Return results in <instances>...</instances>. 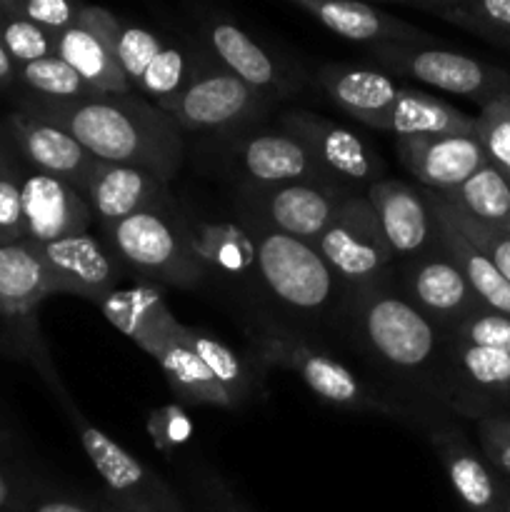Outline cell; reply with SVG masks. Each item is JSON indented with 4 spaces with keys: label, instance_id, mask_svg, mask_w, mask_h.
I'll use <instances>...</instances> for the list:
<instances>
[{
    "label": "cell",
    "instance_id": "obj_1",
    "mask_svg": "<svg viewBox=\"0 0 510 512\" xmlns=\"http://www.w3.org/2000/svg\"><path fill=\"white\" fill-rule=\"evenodd\" d=\"M33 113L68 130L95 160L130 165L173 180L183 160L180 128L148 100L128 95H90L83 100H40Z\"/></svg>",
    "mask_w": 510,
    "mask_h": 512
},
{
    "label": "cell",
    "instance_id": "obj_2",
    "mask_svg": "<svg viewBox=\"0 0 510 512\" xmlns=\"http://www.w3.org/2000/svg\"><path fill=\"white\" fill-rule=\"evenodd\" d=\"M348 313L355 340L378 365L413 383L425 385L428 375L445 368V335L425 318L393 280L350 290Z\"/></svg>",
    "mask_w": 510,
    "mask_h": 512
},
{
    "label": "cell",
    "instance_id": "obj_3",
    "mask_svg": "<svg viewBox=\"0 0 510 512\" xmlns=\"http://www.w3.org/2000/svg\"><path fill=\"white\" fill-rule=\"evenodd\" d=\"M255 270L263 288L288 310L308 318L330 313L348 298V288L313 243L295 240L253 223Z\"/></svg>",
    "mask_w": 510,
    "mask_h": 512
},
{
    "label": "cell",
    "instance_id": "obj_4",
    "mask_svg": "<svg viewBox=\"0 0 510 512\" xmlns=\"http://www.w3.org/2000/svg\"><path fill=\"white\" fill-rule=\"evenodd\" d=\"M253 348L260 363L295 373L323 403L345 410H360V413L398 415V408H393L383 395L375 393L348 365L313 348L290 330L265 325L253 335Z\"/></svg>",
    "mask_w": 510,
    "mask_h": 512
},
{
    "label": "cell",
    "instance_id": "obj_5",
    "mask_svg": "<svg viewBox=\"0 0 510 512\" xmlns=\"http://www.w3.org/2000/svg\"><path fill=\"white\" fill-rule=\"evenodd\" d=\"M100 230L115 258L158 283L195 288L208 278L190 255L175 208L130 215L120 223L103 225Z\"/></svg>",
    "mask_w": 510,
    "mask_h": 512
},
{
    "label": "cell",
    "instance_id": "obj_6",
    "mask_svg": "<svg viewBox=\"0 0 510 512\" xmlns=\"http://www.w3.org/2000/svg\"><path fill=\"white\" fill-rule=\"evenodd\" d=\"M315 248L343 280L348 293L388 280L395 268V255L380 230L378 215L365 195L358 193L345 198L333 223L315 240Z\"/></svg>",
    "mask_w": 510,
    "mask_h": 512
},
{
    "label": "cell",
    "instance_id": "obj_7",
    "mask_svg": "<svg viewBox=\"0 0 510 512\" xmlns=\"http://www.w3.org/2000/svg\"><path fill=\"white\" fill-rule=\"evenodd\" d=\"M370 55L390 73L420 80L443 93L473 98L483 105L510 93V73L455 50L433 48L428 43L373 45Z\"/></svg>",
    "mask_w": 510,
    "mask_h": 512
},
{
    "label": "cell",
    "instance_id": "obj_8",
    "mask_svg": "<svg viewBox=\"0 0 510 512\" xmlns=\"http://www.w3.org/2000/svg\"><path fill=\"white\" fill-rule=\"evenodd\" d=\"M158 105L180 130L193 133H233L253 123L265 108V95L245 85L220 65H213L193 85Z\"/></svg>",
    "mask_w": 510,
    "mask_h": 512
},
{
    "label": "cell",
    "instance_id": "obj_9",
    "mask_svg": "<svg viewBox=\"0 0 510 512\" xmlns=\"http://www.w3.org/2000/svg\"><path fill=\"white\" fill-rule=\"evenodd\" d=\"M393 285L425 318L433 320L443 335L480 305L465 275L440 245V238L428 253L395 263Z\"/></svg>",
    "mask_w": 510,
    "mask_h": 512
},
{
    "label": "cell",
    "instance_id": "obj_10",
    "mask_svg": "<svg viewBox=\"0 0 510 512\" xmlns=\"http://www.w3.org/2000/svg\"><path fill=\"white\" fill-rule=\"evenodd\" d=\"M283 133L293 135L310 153L323 178L335 188L353 195V188L373 185L380 170L378 158L370 153L360 135L315 113L295 110L283 115Z\"/></svg>",
    "mask_w": 510,
    "mask_h": 512
},
{
    "label": "cell",
    "instance_id": "obj_11",
    "mask_svg": "<svg viewBox=\"0 0 510 512\" xmlns=\"http://www.w3.org/2000/svg\"><path fill=\"white\" fill-rule=\"evenodd\" d=\"M68 413L78 428L85 455L105 480L110 493L123 500L125 508L135 512H183L175 495L135 455H130L103 430L90 425L78 408L68 405Z\"/></svg>",
    "mask_w": 510,
    "mask_h": 512
},
{
    "label": "cell",
    "instance_id": "obj_12",
    "mask_svg": "<svg viewBox=\"0 0 510 512\" xmlns=\"http://www.w3.org/2000/svg\"><path fill=\"white\" fill-rule=\"evenodd\" d=\"M245 198L255 210L253 223L315 245L350 193L328 183H288L245 188Z\"/></svg>",
    "mask_w": 510,
    "mask_h": 512
},
{
    "label": "cell",
    "instance_id": "obj_13",
    "mask_svg": "<svg viewBox=\"0 0 510 512\" xmlns=\"http://www.w3.org/2000/svg\"><path fill=\"white\" fill-rule=\"evenodd\" d=\"M115 25L118 18L110 10L80 5L78 23L55 35V55L65 60L95 95L133 93L115 60Z\"/></svg>",
    "mask_w": 510,
    "mask_h": 512
},
{
    "label": "cell",
    "instance_id": "obj_14",
    "mask_svg": "<svg viewBox=\"0 0 510 512\" xmlns=\"http://www.w3.org/2000/svg\"><path fill=\"white\" fill-rule=\"evenodd\" d=\"M35 250L53 278L55 293L80 295L98 305L105 295L118 288L120 260L93 233H78L48 245H35Z\"/></svg>",
    "mask_w": 510,
    "mask_h": 512
},
{
    "label": "cell",
    "instance_id": "obj_15",
    "mask_svg": "<svg viewBox=\"0 0 510 512\" xmlns=\"http://www.w3.org/2000/svg\"><path fill=\"white\" fill-rule=\"evenodd\" d=\"M23 195L25 243L48 245L70 235L88 233L93 225V210L88 200L65 180L30 170L20 178Z\"/></svg>",
    "mask_w": 510,
    "mask_h": 512
},
{
    "label": "cell",
    "instance_id": "obj_16",
    "mask_svg": "<svg viewBox=\"0 0 510 512\" xmlns=\"http://www.w3.org/2000/svg\"><path fill=\"white\" fill-rule=\"evenodd\" d=\"M403 168L433 193H450L488 165L475 135H418L395 143Z\"/></svg>",
    "mask_w": 510,
    "mask_h": 512
},
{
    "label": "cell",
    "instance_id": "obj_17",
    "mask_svg": "<svg viewBox=\"0 0 510 512\" xmlns=\"http://www.w3.org/2000/svg\"><path fill=\"white\" fill-rule=\"evenodd\" d=\"M365 200L378 215L380 230L395 255V263L415 258L438 245V225L420 190L400 180H375L365 190Z\"/></svg>",
    "mask_w": 510,
    "mask_h": 512
},
{
    "label": "cell",
    "instance_id": "obj_18",
    "mask_svg": "<svg viewBox=\"0 0 510 512\" xmlns=\"http://www.w3.org/2000/svg\"><path fill=\"white\" fill-rule=\"evenodd\" d=\"M230 163L245 188H275L288 183H328L308 150L288 133H248L235 140ZM330 185V183H328Z\"/></svg>",
    "mask_w": 510,
    "mask_h": 512
},
{
    "label": "cell",
    "instance_id": "obj_19",
    "mask_svg": "<svg viewBox=\"0 0 510 512\" xmlns=\"http://www.w3.org/2000/svg\"><path fill=\"white\" fill-rule=\"evenodd\" d=\"M10 128H13L20 153L28 158L33 170L65 180L80 193H85V185L93 178L100 160H95L68 130L33 110L13 115Z\"/></svg>",
    "mask_w": 510,
    "mask_h": 512
},
{
    "label": "cell",
    "instance_id": "obj_20",
    "mask_svg": "<svg viewBox=\"0 0 510 512\" xmlns=\"http://www.w3.org/2000/svg\"><path fill=\"white\" fill-rule=\"evenodd\" d=\"M83 195L100 228L148 210L173 208L168 183L148 170L130 168V165L100 163L85 185Z\"/></svg>",
    "mask_w": 510,
    "mask_h": 512
},
{
    "label": "cell",
    "instance_id": "obj_21",
    "mask_svg": "<svg viewBox=\"0 0 510 512\" xmlns=\"http://www.w3.org/2000/svg\"><path fill=\"white\" fill-rule=\"evenodd\" d=\"M433 448L458 500L468 512H510V483L475 453L458 430L433 435Z\"/></svg>",
    "mask_w": 510,
    "mask_h": 512
},
{
    "label": "cell",
    "instance_id": "obj_22",
    "mask_svg": "<svg viewBox=\"0 0 510 512\" xmlns=\"http://www.w3.org/2000/svg\"><path fill=\"white\" fill-rule=\"evenodd\" d=\"M293 5L350 43L373 48V45H425L433 40L415 25L358 0H293Z\"/></svg>",
    "mask_w": 510,
    "mask_h": 512
},
{
    "label": "cell",
    "instance_id": "obj_23",
    "mask_svg": "<svg viewBox=\"0 0 510 512\" xmlns=\"http://www.w3.org/2000/svg\"><path fill=\"white\" fill-rule=\"evenodd\" d=\"M98 308L120 333L128 335L135 345H140L155 360L170 343H175L183 335L185 328L175 320L160 290L153 285L115 288L113 293L100 300Z\"/></svg>",
    "mask_w": 510,
    "mask_h": 512
},
{
    "label": "cell",
    "instance_id": "obj_24",
    "mask_svg": "<svg viewBox=\"0 0 510 512\" xmlns=\"http://www.w3.org/2000/svg\"><path fill=\"white\" fill-rule=\"evenodd\" d=\"M370 128L388 130L395 138H418V135H475V118L455 105L403 88L393 105L373 120Z\"/></svg>",
    "mask_w": 510,
    "mask_h": 512
},
{
    "label": "cell",
    "instance_id": "obj_25",
    "mask_svg": "<svg viewBox=\"0 0 510 512\" xmlns=\"http://www.w3.org/2000/svg\"><path fill=\"white\" fill-rule=\"evenodd\" d=\"M320 85L340 110L363 125H373L403 93L388 73L368 68H340L325 65L318 73Z\"/></svg>",
    "mask_w": 510,
    "mask_h": 512
},
{
    "label": "cell",
    "instance_id": "obj_26",
    "mask_svg": "<svg viewBox=\"0 0 510 512\" xmlns=\"http://www.w3.org/2000/svg\"><path fill=\"white\" fill-rule=\"evenodd\" d=\"M53 293V278L35 245L0 243V313L28 315Z\"/></svg>",
    "mask_w": 510,
    "mask_h": 512
},
{
    "label": "cell",
    "instance_id": "obj_27",
    "mask_svg": "<svg viewBox=\"0 0 510 512\" xmlns=\"http://www.w3.org/2000/svg\"><path fill=\"white\" fill-rule=\"evenodd\" d=\"M205 43L218 58L220 68L233 73L235 78H240L258 93L265 95V90L283 88V78H280L275 60L265 53L263 45L255 43L238 25L228 23V20H213L205 25Z\"/></svg>",
    "mask_w": 510,
    "mask_h": 512
},
{
    "label": "cell",
    "instance_id": "obj_28",
    "mask_svg": "<svg viewBox=\"0 0 510 512\" xmlns=\"http://www.w3.org/2000/svg\"><path fill=\"white\" fill-rule=\"evenodd\" d=\"M445 388H458L475 398H510V355L500 350L475 348L445 338Z\"/></svg>",
    "mask_w": 510,
    "mask_h": 512
},
{
    "label": "cell",
    "instance_id": "obj_29",
    "mask_svg": "<svg viewBox=\"0 0 510 512\" xmlns=\"http://www.w3.org/2000/svg\"><path fill=\"white\" fill-rule=\"evenodd\" d=\"M180 228H183L190 255L205 275L208 270L235 275L248 265H255L253 230L248 233L238 225L208 223V220H195V225H190L183 218H180Z\"/></svg>",
    "mask_w": 510,
    "mask_h": 512
},
{
    "label": "cell",
    "instance_id": "obj_30",
    "mask_svg": "<svg viewBox=\"0 0 510 512\" xmlns=\"http://www.w3.org/2000/svg\"><path fill=\"white\" fill-rule=\"evenodd\" d=\"M435 225H438V238L443 245L445 253L455 260V265L460 268V273L465 275L468 285L473 288L475 298L480 300V305L495 310V313H503L510 318V283L498 273L493 263L465 238L460 230H455L448 220H443L440 215H435Z\"/></svg>",
    "mask_w": 510,
    "mask_h": 512
},
{
    "label": "cell",
    "instance_id": "obj_31",
    "mask_svg": "<svg viewBox=\"0 0 510 512\" xmlns=\"http://www.w3.org/2000/svg\"><path fill=\"white\" fill-rule=\"evenodd\" d=\"M213 65V60H208V55L195 45L185 43V40H165L163 50L155 55L153 63L145 68L143 78L135 83V90L160 103V100L183 93Z\"/></svg>",
    "mask_w": 510,
    "mask_h": 512
},
{
    "label": "cell",
    "instance_id": "obj_32",
    "mask_svg": "<svg viewBox=\"0 0 510 512\" xmlns=\"http://www.w3.org/2000/svg\"><path fill=\"white\" fill-rule=\"evenodd\" d=\"M158 363L173 393L180 400H185V403L210 405V408H235L233 400L223 390V385L213 378V373L205 368L203 360L190 350L183 335L158 355Z\"/></svg>",
    "mask_w": 510,
    "mask_h": 512
},
{
    "label": "cell",
    "instance_id": "obj_33",
    "mask_svg": "<svg viewBox=\"0 0 510 512\" xmlns=\"http://www.w3.org/2000/svg\"><path fill=\"white\" fill-rule=\"evenodd\" d=\"M403 3L480 35L500 48L510 45V0H403Z\"/></svg>",
    "mask_w": 510,
    "mask_h": 512
},
{
    "label": "cell",
    "instance_id": "obj_34",
    "mask_svg": "<svg viewBox=\"0 0 510 512\" xmlns=\"http://www.w3.org/2000/svg\"><path fill=\"white\" fill-rule=\"evenodd\" d=\"M438 195L468 218L510 233V178L490 163L470 175L460 188Z\"/></svg>",
    "mask_w": 510,
    "mask_h": 512
},
{
    "label": "cell",
    "instance_id": "obj_35",
    "mask_svg": "<svg viewBox=\"0 0 510 512\" xmlns=\"http://www.w3.org/2000/svg\"><path fill=\"white\" fill-rule=\"evenodd\" d=\"M183 338L190 345V350L203 360L205 368L213 373V378L223 385V390L233 400L235 408L250 398V393H253V378H250L245 360L235 350H230L215 335L198 328H188V325H185Z\"/></svg>",
    "mask_w": 510,
    "mask_h": 512
},
{
    "label": "cell",
    "instance_id": "obj_36",
    "mask_svg": "<svg viewBox=\"0 0 510 512\" xmlns=\"http://www.w3.org/2000/svg\"><path fill=\"white\" fill-rule=\"evenodd\" d=\"M420 193H423L425 200H428L430 210H433L435 215H440L443 220H448L455 230H460V233H463L465 238H468L470 243H473L475 248H478L480 253H483L485 258L498 268V273L510 283V233L508 230L493 228V225H485V223H478V220L468 218V215L460 213L458 208H453L448 200H443L438 193H433V190H420Z\"/></svg>",
    "mask_w": 510,
    "mask_h": 512
},
{
    "label": "cell",
    "instance_id": "obj_37",
    "mask_svg": "<svg viewBox=\"0 0 510 512\" xmlns=\"http://www.w3.org/2000/svg\"><path fill=\"white\" fill-rule=\"evenodd\" d=\"M18 75L43 100L63 103V100H83L95 95L85 85V80L65 60H60L58 55H48V58L35 60V63L20 65Z\"/></svg>",
    "mask_w": 510,
    "mask_h": 512
},
{
    "label": "cell",
    "instance_id": "obj_38",
    "mask_svg": "<svg viewBox=\"0 0 510 512\" xmlns=\"http://www.w3.org/2000/svg\"><path fill=\"white\" fill-rule=\"evenodd\" d=\"M163 45L165 38L160 33H153V30L140 28L135 23H125V20L118 18L113 33V50L118 68L123 70L130 88H135V83L143 78L145 68L153 63L155 55L163 50Z\"/></svg>",
    "mask_w": 510,
    "mask_h": 512
},
{
    "label": "cell",
    "instance_id": "obj_39",
    "mask_svg": "<svg viewBox=\"0 0 510 512\" xmlns=\"http://www.w3.org/2000/svg\"><path fill=\"white\" fill-rule=\"evenodd\" d=\"M475 138L483 145L488 163L510 178V93L490 100L475 115Z\"/></svg>",
    "mask_w": 510,
    "mask_h": 512
},
{
    "label": "cell",
    "instance_id": "obj_40",
    "mask_svg": "<svg viewBox=\"0 0 510 512\" xmlns=\"http://www.w3.org/2000/svg\"><path fill=\"white\" fill-rule=\"evenodd\" d=\"M445 338L455 340V343L500 350V353L510 355V318L485 308V305H478L458 325H453L445 333Z\"/></svg>",
    "mask_w": 510,
    "mask_h": 512
},
{
    "label": "cell",
    "instance_id": "obj_41",
    "mask_svg": "<svg viewBox=\"0 0 510 512\" xmlns=\"http://www.w3.org/2000/svg\"><path fill=\"white\" fill-rule=\"evenodd\" d=\"M0 43L15 65H28L55 55V35L5 10H0Z\"/></svg>",
    "mask_w": 510,
    "mask_h": 512
},
{
    "label": "cell",
    "instance_id": "obj_42",
    "mask_svg": "<svg viewBox=\"0 0 510 512\" xmlns=\"http://www.w3.org/2000/svg\"><path fill=\"white\" fill-rule=\"evenodd\" d=\"M0 10L18 15V18L38 25L50 35L73 28L80 15V5L68 3V0H18V3L8 0V3H0Z\"/></svg>",
    "mask_w": 510,
    "mask_h": 512
},
{
    "label": "cell",
    "instance_id": "obj_43",
    "mask_svg": "<svg viewBox=\"0 0 510 512\" xmlns=\"http://www.w3.org/2000/svg\"><path fill=\"white\" fill-rule=\"evenodd\" d=\"M20 240H25L20 178L13 168H5L0 173V243H20Z\"/></svg>",
    "mask_w": 510,
    "mask_h": 512
},
{
    "label": "cell",
    "instance_id": "obj_44",
    "mask_svg": "<svg viewBox=\"0 0 510 512\" xmlns=\"http://www.w3.org/2000/svg\"><path fill=\"white\" fill-rule=\"evenodd\" d=\"M478 440L483 458L510 478V415H483L478 420Z\"/></svg>",
    "mask_w": 510,
    "mask_h": 512
},
{
    "label": "cell",
    "instance_id": "obj_45",
    "mask_svg": "<svg viewBox=\"0 0 510 512\" xmlns=\"http://www.w3.org/2000/svg\"><path fill=\"white\" fill-rule=\"evenodd\" d=\"M190 420L183 410L163 408L150 418V433H153L158 448H175L190 438Z\"/></svg>",
    "mask_w": 510,
    "mask_h": 512
},
{
    "label": "cell",
    "instance_id": "obj_46",
    "mask_svg": "<svg viewBox=\"0 0 510 512\" xmlns=\"http://www.w3.org/2000/svg\"><path fill=\"white\" fill-rule=\"evenodd\" d=\"M35 512H90L88 508L78 503H70V500H48V503H40Z\"/></svg>",
    "mask_w": 510,
    "mask_h": 512
},
{
    "label": "cell",
    "instance_id": "obj_47",
    "mask_svg": "<svg viewBox=\"0 0 510 512\" xmlns=\"http://www.w3.org/2000/svg\"><path fill=\"white\" fill-rule=\"evenodd\" d=\"M13 75H15L13 58H10L8 50H5L3 43H0V85H8L10 80H13Z\"/></svg>",
    "mask_w": 510,
    "mask_h": 512
},
{
    "label": "cell",
    "instance_id": "obj_48",
    "mask_svg": "<svg viewBox=\"0 0 510 512\" xmlns=\"http://www.w3.org/2000/svg\"><path fill=\"white\" fill-rule=\"evenodd\" d=\"M3 498H5V485L3 480H0V503H3Z\"/></svg>",
    "mask_w": 510,
    "mask_h": 512
},
{
    "label": "cell",
    "instance_id": "obj_49",
    "mask_svg": "<svg viewBox=\"0 0 510 512\" xmlns=\"http://www.w3.org/2000/svg\"><path fill=\"white\" fill-rule=\"evenodd\" d=\"M110 512H135V510H128V508H120V510H110Z\"/></svg>",
    "mask_w": 510,
    "mask_h": 512
},
{
    "label": "cell",
    "instance_id": "obj_50",
    "mask_svg": "<svg viewBox=\"0 0 510 512\" xmlns=\"http://www.w3.org/2000/svg\"><path fill=\"white\" fill-rule=\"evenodd\" d=\"M3 170H5V168H3V158H0V173H3Z\"/></svg>",
    "mask_w": 510,
    "mask_h": 512
},
{
    "label": "cell",
    "instance_id": "obj_51",
    "mask_svg": "<svg viewBox=\"0 0 510 512\" xmlns=\"http://www.w3.org/2000/svg\"><path fill=\"white\" fill-rule=\"evenodd\" d=\"M505 50H508V53H510V45H508V48H505Z\"/></svg>",
    "mask_w": 510,
    "mask_h": 512
}]
</instances>
